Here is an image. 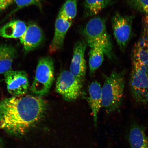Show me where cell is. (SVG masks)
<instances>
[{
    "instance_id": "6da1fadb",
    "label": "cell",
    "mask_w": 148,
    "mask_h": 148,
    "mask_svg": "<svg viewBox=\"0 0 148 148\" xmlns=\"http://www.w3.org/2000/svg\"><path fill=\"white\" fill-rule=\"evenodd\" d=\"M47 101L31 95L12 97L0 101V129L10 136L27 134L45 117Z\"/></svg>"
},
{
    "instance_id": "7a4b0ae2",
    "label": "cell",
    "mask_w": 148,
    "mask_h": 148,
    "mask_svg": "<svg viewBox=\"0 0 148 148\" xmlns=\"http://www.w3.org/2000/svg\"><path fill=\"white\" fill-rule=\"evenodd\" d=\"M125 71L114 70L104 75L101 87L102 107L108 113L120 110L123 103L125 87Z\"/></svg>"
},
{
    "instance_id": "3957f363",
    "label": "cell",
    "mask_w": 148,
    "mask_h": 148,
    "mask_svg": "<svg viewBox=\"0 0 148 148\" xmlns=\"http://www.w3.org/2000/svg\"><path fill=\"white\" fill-rule=\"evenodd\" d=\"M81 33L85 41L91 48H101L110 60L115 59L112 40L107 32L104 18L99 17L92 18L81 29Z\"/></svg>"
},
{
    "instance_id": "277c9868",
    "label": "cell",
    "mask_w": 148,
    "mask_h": 148,
    "mask_svg": "<svg viewBox=\"0 0 148 148\" xmlns=\"http://www.w3.org/2000/svg\"><path fill=\"white\" fill-rule=\"evenodd\" d=\"M132 61L129 86L132 97L138 104L148 105V66Z\"/></svg>"
},
{
    "instance_id": "5b68a950",
    "label": "cell",
    "mask_w": 148,
    "mask_h": 148,
    "mask_svg": "<svg viewBox=\"0 0 148 148\" xmlns=\"http://www.w3.org/2000/svg\"><path fill=\"white\" fill-rule=\"evenodd\" d=\"M54 80V62L53 59L49 56L40 58L31 86V92L38 97L45 96L49 92Z\"/></svg>"
},
{
    "instance_id": "8992f818",
    "label": "cell",
    "mask_w": 148,
    "mask_h": 148,
    "mask_svg": "<svg viewBox=\"0 0 148 148\" xmlns=\"http://www.w3.org/2000/svg\"><path fill=\"white\" fill-rule=\"evenodd\" d=\"M134 16L120 14L118 12L113 16L112 23L114 35L120 50L124 52L132 34Z\"/></svg>"
},
{
    "instance_id": "52a82bcc",
    "label": "cell",
    "mask_w": 148,
    "mask_h": 148,
    "mask_svg": "<svg viewBox=\"0 0 148 148\" xmlns=\"http://www.w3.org/2000/svg\"><path fill=\"white\" fill-rule=\"evenodd\" d=\"M83 85L70 71L61 72L57 77L56 91L65 101H75L80 96Z\"/></svg>"
},
{
    "instance_id": "ba28073f",
    "label": "cell",
    "mask_w": 148,
    "mask_h": 148,
    "mask_svg": "<svg viewBox=\"0 0 148 148\" xmlns=\"http://www.w3.org/2000/svg\"><path fill=\"white\" fill-rule=\"evenodd\" d=\"M4 75L7 90L11 95L17 97L27 93L29 82L25 72L11 70L5 73Z\"/></svg>"
},
{
    "instance_id": "9c48e42d",
    "label": "cell",
    "mask_w": 148,
    "mask_h": 148,
    "mask_svg": "<svg viewBox=\"0 0 148 148\" xmlns=\"http://www.w3.org/2000/svg\"><path fill=\"white\" fill-rule=\"evenodd\" d=\"M84 40L77 42L74 45L73 55L70 67V71L83 85L85 81L86 66L85 53L87 47Z\"/></svg>"
},
{
    "instance_id": "30bf717a",
    "label": "cell",
    "mask_w": 148,
    "mask_h": 148,
    "mask_svg": "<svg viewBox=\"0 0 148 148\" xmlns=\"http://www.w3.org/2000/svg\"><path fill=\"white\" fill-rule=\"evenodd\" d=\"M45 39L43 31L39 26L34 23L29 25L25 32L20 38V42L27 52L39 47L43 43Z\"/></svg>"
},
{
    "instance_id": "8fae6325",
    "label": "cell",
    "mask_w": 148,
    "mask_h": 148,
    "mask_svg": "<svg viewBox=\"0 0 148 148\" xmlns=\"http://www.w3.org/2000/svg\"><path fill=\"white\" fill-rule=\"evenodd\" d=\"M72 23V20L68 19L59 13L56 21L54 36L49 46L50 53L56 52L62 49L65 37Z\"/></svg>"
},
{
    "instance_id": "7c38bea8",
    "label": "cell",
    "mask_w": 148,
    "mask_h": 148,
    "mask_svg": "<svg viewBox=\"0 0 148 148\" xmlns=\"http://www.w3.org/2000/svg\"><path fill=\"white\" fill-rule=\"evenodd\" d=\"M88 102L93 116L94 125H97L98 116L102 107L101 87L100 83L95 81L88 88Z\"/></svg>"
},
{
    "instance_id": "4fadbf2b",
    "label": "cell",
    "mask_w": 148,
    "mask_h": 148,
    "mask_svg": "<svg viewBox=\"0 0 148 148\" xmlns=\"http://www.w3.org/2000/svg\"><path fill=\"white\" fill-rule=\"evenodd\" d=\"M129 140L131 148H148V138L145 129L136 121L131 124Z\"/></svg>"
},
{
    "instance_id": "5bb4252c",
    "label": "cell",
    "mask_w": 148,
    "mask_h": 148,
    "mask_svg": "<svg viewBox=\"0 0 148 148\" xmlns=\"http://www.w3.org/2000/svg\"><path fill=\"white\" fill-rule=\"evenodd\" d=\"M17 55L14 46L0 43V75L12 70L13 62Z\"/></svg>"
},
{
    "instance_id": "9a60e30c",
    "label": "cell",
    "mask_w": 148,
    "mask_h": 148,
    "mask_svg": "<svg viewBox=\"0 0 148 148\" xmlns=\"http://www.w3.org/2000/svg\"><path fill=\"white\" fill-rule=\"evenodd\" d=\"M27 27L24 22L13 20L0 28V36L5 38H20L25 32Z\"/></svg>"
},
{
    "instance_id": "2e32d148",
    "label": "cell",
    "mask_w": 148,
    "mask_h": 148,
    "mask_svg": "<svg viewBox=\"0 0 148 148\" xmlns=\"http://www.w3.org/2000/svg\"><path fill=\"white\" fill-rule=\"evenodd\" d=\"M112 3V0H85L84 16L88 18L97 15L103 9Z\"/></svg>"
},
{
    "instance_id": "e0dca14e",
    "label": "cell",
    "mask_w": 148,
    "mask_h": 148,
    "mask_svg": "<svg viewBox=\"0 0 148 148\" xmlns=\"http://www.w3.org/2000/svg\"><path fill=\"white\" fill-rule=\"evenodd\" d=\"M104 52L101 48H91L89 59L90 73L91 75L95 73L102 64L104 60Z\"/></svg>"
},
{
    "instance_id": "ac0fdd59",
    "label": "cell",
    "mask_w": 148,
    "mask_h": 148,
    "mask_svg": "<svg viewBox=\"0 0 148 148\" xmlns=\"http://www.w3.org/2000/svg\"><path fill=\"white\" fill-rule=\"evenodd\" d=\"M78 0H66L59 13L68 19L73 20L77 15Z\"/></svg>"
},
{
    "instance_id": "d6986e66",
    "label": "cell",
    "mask_w": 148,
    "mask_h": 148,
    "mask_svg": "<svg viewBox=\"0 0 148 148\" xmlns=\"http://www.w3.org/2000/svg\"><path fill=\"white\" fill-rule=\"evenodd\" d=\"M132 60L137 61L148 66V46H134L132 52Z\"/></svg>"
},
{
    "instance_id": "ffe728a7",
    "label": "cell",
    "mask_w": 148,
    "mask_h": 148,
    "mask_svg": "<svg viewBox=\"0 0 148 148\" xmlns=\"http://www.w3.org/2000/svg\"><path fill=\"white\" fill-rule=\"evenodd\" d=\"M132 8L148 16V0H125Z\"/></svg>"
},
{
    "instance_id": "44dd1931",
    "label": "cell",
    "mask_w": 148,
    "mask_h": 148,
    "mask_svg": "<svg viewBox=\"0 0 148 148\" xmlns=\"http://www.w3.org/2000/svg\"><path fill=\"white\" fill-rule=\"evenodd\" d=\"M42 1V0H14V2L17 5L16 11L32 5H36L41 9Z\"/></svg>"
},
{
    "instance_id": "7402d4cb",
    "label": "cell",
    "mask_w": 148,
    "mask_h": 148,
    "mask_svg": "<svg viewBox=\"0 0 148 148\" xmlns=\"http://www.w3.org/2000/svg\"><path fill=\"white\" fill-rule=\"evenodd\" d=\"M14 1V0H0V14Z\"/></svg>"
},
{
    "instance_id": "603a6c76",
    "label": "cell",
    "mask_w": 148,
    "mask_h": 148,
    "mask_svg": "<svg viewBox=\"0 0 148 148\" xmlns=\"http://www.w3.org/2000/svg\"><path fill=\"white\" fill-rule=\"evenodd\" d=\"M0 148H3V145L2 140L0 138Z\"/></svg>"
}]
</instances>
